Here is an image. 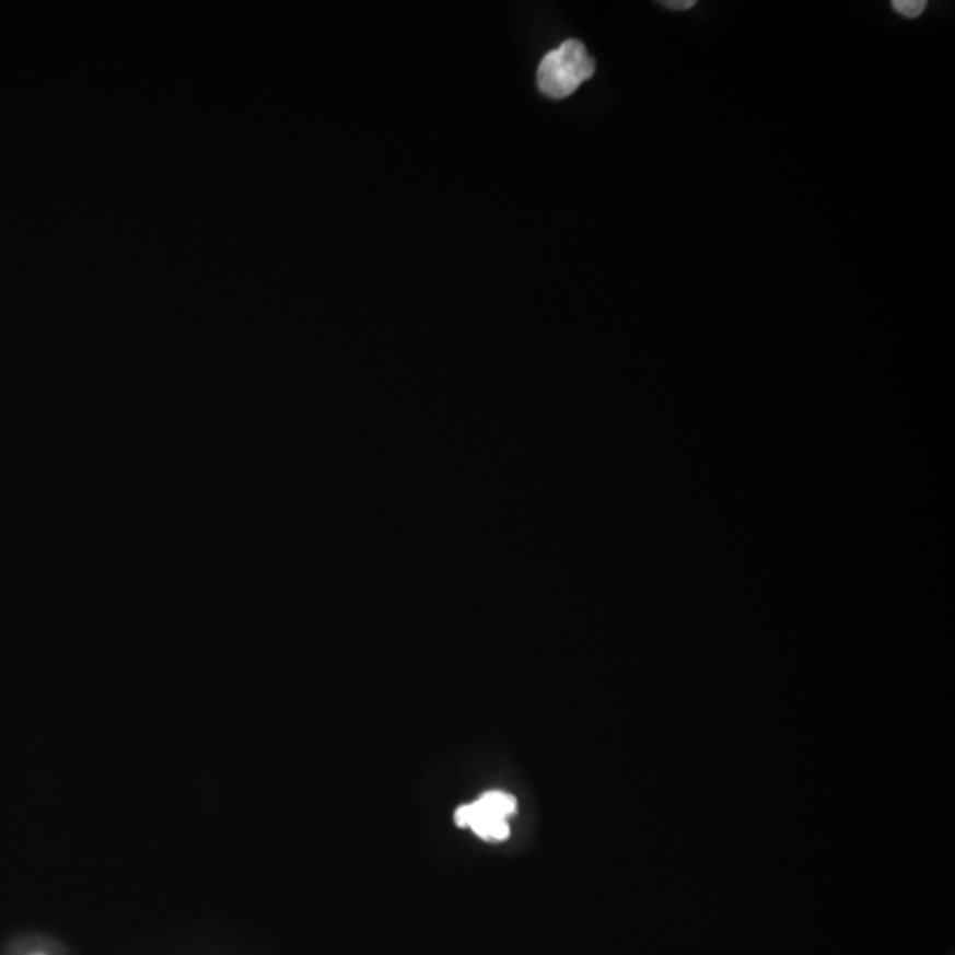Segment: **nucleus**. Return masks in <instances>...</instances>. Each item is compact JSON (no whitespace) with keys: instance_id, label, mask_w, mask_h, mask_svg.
<instances>
[{"instance_id":"3","label":"nucleus","mask_w":955,"mask_h":955,"mask_svg":"<svg viewBox=\"0 0 955 955\" xmlns=\"http://www.w3.org/2000/svg\"><path fill=\"white\" fill-rule=\"evenodd\" d=\"M892 8L906 19H917L928 8L925 0H894Z\"/></svg>"},{"instance_id":"4","label":"nucleus","mask_w":955,"mask_h":955,"mask_svg":"<svg viewBox=\"0 0 955 955\" xmlns=\"http://www.w3.org/2000/svg\"><path fill=\"white\" fill-rule=\"evenodd\" d=\"M665 8H669V10H690L696 5V0H679V2H673V0H667L664 2Z\"/></svg>"},{"instance_id":"2","label":"nucleus","mask_w":955,"mask_h":955,"mask_svg":"<svg viewBox=\"0 0 955 955\" xmlns=\"http://www.w3.org/2000/svg\"><path fill=\"white\" fill-rule=\"evenodd\" d=\"M517 808V802L512 794L503 791H490L476 802L462 805L455 813L458 826L471 828L476 836L484 840H504L510 836L508 817Z\"/></svg>"},{"instance_id":"1","label":"nucleus","mask_w":955,"mask_h":955,"mask_svg":"<svg viewBox=\"0 0 955 955\" xmlns=\"http://www.w3.org/2000/svg\"><path fill=\"white\" fill-rule=\"evenodd\" d=\"M595 70V60L587 56L586 47L579 39H568L541 59L538 88L545 96L561 100L575 93Z\"/></svg>"}]
</instances>
